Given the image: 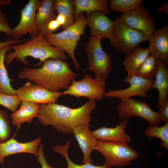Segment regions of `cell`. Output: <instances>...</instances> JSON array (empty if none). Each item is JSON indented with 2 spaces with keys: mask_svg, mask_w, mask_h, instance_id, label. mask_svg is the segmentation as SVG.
Returning a JSON list of instances; mask_svg holds the SVG:
<instances>
[{
  "mask_svg": "<svg viewBox=\"0 0 168 168\" xmlns=\"http://www.w3.org/2000/svg\"><path fill=\"white\" fill-rule=\"evenodd\" d=\"M96 107V100L89 99L81 107L71 108L56 103L40 105L37 118L45 126H51L65 134H73L74 128L84 123H90L91 113Z\"/></svg>",
  "mask_w": 168,
  "mask_h": 168,
  "instance_id": "cell-1",
  "label": "cell"
},
{
  "mask_svg": "<svg viewBox=\"0 0 168 168\" xmlns=\"http://www.w3.org/2000/svg\"><path fill=\"white\" fill-rule=\"evenodd\" d=\"M38 68H25L19 73V79L26 78L36 84L54 92L67 89L77 74L68 63L60 59H48Z\"/></svg>",
  "mask_w": 168,
  "mask_h": 168,
  "instance_id": "cell-2",
  "label": "cell"
},
{
  "mask_svg": "<svg viewBox=\"0 0 168 168\" xmlns=\"http://www.w3.org/2000/svg\"><path fill=\"white\" fill-rule=\"evenodd\" d=\"M10 48L14 51L6 54L4 57V61L7 65L10 64L15 59L27 65L29 61L26 60V58L28 57L40 59L39 62L34 65L35 67L48 59L64 61L67 58L65 52L51 45L44 36L40 34L23 43L12 44Z\"/></svg>",
  "mask_w": 168,
  "mask_h": 168,
  "instance_id": "cell-3",
  "label": "cell"
},
{
  "mask_svg": "<svg viewBox=\"0 0 168 168\" xmlns=\"http://www.w3.org/2000/svg\"><path fill=\"white\" fill-rule=\"evenodd\" d=\"M86 25V17L81 12L75 19V23L70 26L58 33H49L44 35L51 45L67 53L77 70L79 69L80 65L75 58L74 50L81 35H85Z\"/></svg>",
  "mask_w": 168,
  "mask_h": 168,
  "instance_id": "cell-4",
  "label": "cell"
},
{
  "mask_svg": "<svg viewBox=\"0 0 168 168\" xmlns=\"http://www.w3.org/2000/svg\"><path fill=\"white\" fill-rule=\"evenodd\" d=\"M110 44L115 49L126 55L133 51L143 42L149 41L150 37L143 32L130 27L117 16Z\"/></svg>",
  "mask_w": 168,
  "mask_h": 168,
  "instance_id": "cell-5",
  "label": "cell"
},
{
  "mask_svg": "<svg viewBox=\"0 0 168 168\" xmlns=\"http://www.w3.org/2000/svg\"><path fill=\"white\" fill-rule=\"evenodd\" d=\"M94 150L105 158L104 165L109 167H124L139 156V154L127 143L97 140Z\"/></svg>",
  "mask_w": 168,
  "mask_h": 168,
  "instance_id": "cell-6",
  "label": "cell"
},
{
  "mask_svg": "<svg viewBox=\"0 0 168 168\" xmlns=\"http://www.w3.org/2000/svg\"><path fill=\"white\" fill-rule=\"evenodd\" d=\"M101 41L91 36L86 43L85 49L88 66L86 70L94 72L95 78L105 80L111 70L112 62L109 55L103 49Z\"/></svg>",
  "mask_w": 168,
  "mask_h": 168,
  "instance_id": "cell-7",
  "label": "cell"
},
{
  "mask_svg": "<svg viewBox=\"0 0 168 168\" xmlns=\"http://www.w3.org/2000/svg\"><path fill=\"white\" fill-rule=\"evenodd\" d=\"M106 86L105 80L93 78L86 74L80 80L76 81L74 79L71 85L62 94L101 101L104 97Z\"/></svg>",
  "mask_w": 168,
  "mask_h": 168,
  "instance_id": "cell-8",
  "label": "cell"
},
{
  "mask_svg": "<svg viewBox=\"0 0 168 168\" xmlns=\"http://www.w3.org/2000/svg\"><path fill=\"white\" fill-rule=\"evenodd\" d=\"M117 110L119 117L122 119L138 116L153 125H157L162 121L158 112L153 110L148 104L143 101L131 98L121 100Z\"/></svg>",
  "mask_w": 168,
  "mask_h": 168,
  "instance_id": "cell-9",
  "label": "cell"
},
{
  "mask_svg": "<svg viewBox=\"0 0 168 168\" xmlns=\"http://www.w3.org/2000/svg\"><path fill=\"white\" fill-rule=\"evenodd\" d=\"M40 0H30L21 11L18 24L12 28L13 40H18L25 34L28 33L31 38L39 35L35 22L36 11Z\"/></svg>",
  "mask_w": 168,
  "mask_h": 168,
  "instance_id": "cell-10",
  "label": "cell"
},
{
  "mask_svg": "<svg viewBox=\"0 0 168 168\" xmlns=\"http://www.w3.org/2000/svg\"><path fill=\"white\" fill-rule=\"evenodd\" d=\"M16 95L21 101H26L38 104L56 103L62 95L60 92H54L28 82L16 90Z\"/></svg>",
  "mask_w": 168,
  "mask_h": 168,
  "instance_id": "cell-11",
  "label": "cell"
},
{
  "mask_svg": "<svg viewBox=\"0 0 168 168\" xmlns=\"http://www.w3.org/2000/svg\"><path fill=\"white\" fill-rule=\"evenodd\" d=\"M120 17L130 27L143 32L149 37L156 30L154 18L143 6L123 13Z\"/></svg>",
  "mask_w": 168,
  "mask_h": 168,
  "instance_id": "cell-12",
  "label": "cell"
},
{
  "mask_svg": "<svg viewBox=\"0 0 168 168\" xmlns=\"http://www.w3.org/2000/svg\"><path fill=\"white\" fill-rule=\"evenodd\" d=\"M154 80H148L134 75L125 82L130 84V86L126 88L120 90H111L105 94L104 97L114 98L120 100L139 96L146 98L147 93L152 89Z\"/></svg>",
  "mask_w": 168,
  "mask_h": 168,
  "instance_id": "cell-13",
  "label": "cell"
},
{
  "mask_svg": "<svg viewBox=\"0 0 168 168\" xmlns=\"http://www.w3.org/2000/svg\"><path fill=\"white\" fill-rule=\"evenodd\" d=\"M86 25L90 28L91 36L101 40H110L113 34L115 21L99 11L92 12L86 15Z\"/></svg>",
  "mask_w": 168,
  "mask_h": 168,
  "instance_id": "cell-14",
  "label": "cell"
},
{
  "mask_svg": "<svg viewBox=\"0 0 168 168\" xmlns=\"http://www.w3.org/2000/svg\"><path fill=\"white\" fill-rule=\"evenodd\" d=\"M41 138L38 137L34 140L27 142H18L13 138L0 143V163H2L7 156L19 153H27L37 156L39 146Z\"/></svg>",
  "mask_w": 168,
  "mask_h": 168,
  "instance_id": "cell-15",
  "label": "cell"
},
{
  "mask_svg": "<svg viewBox=\"0 0 168 168\" xmlns=\"http://www.w3.org/2000/svg\"><path fill=\"white\" fill-rule=\"evenodd\" d=\"M147 48L150 54L166 64L168 63V23L156 29L150 36Z\"/></svg>",
  "mask_w": 168,
  "mask_h": 168,
  "instance_id": "cell-16",
  "label": "cell"
},
{
  "mask_svg": "<svg viewBox=\"0 0 168 168\" xmlns=\"http://www.w3.org/2000/svg\"><path fill=\"white\" fill-rule=\"evenodd\" d=\"M89 126L90 123L83 124L76 126L73 130V133L83 153V164L93 163L91 154L97 141L91 134Z\"/></svg>",
  "mask_w": 168,
  "mask_h": 168,
  "instance_id": "cell-17",
  "label": "cell"
},
{
  "mask_svg": "<svg viewBox=\"0 0 168 168\" xmlns=\"http://www.w3.org/2000/svg\"><path fill=\"white\" fill-rule=\"evenodd\" d=\"M127 123V119H123L119 124L115 127H102L94 131H91V132L97 140L127 143L131 140L130 137L125 132Z\"/></svg>",
  "mask_w": 168,
  "mask_h": 168,
  "instance_id": "cell-18",
  "label": "cell"
},
{
  "mask_svg": "<svg viewBox=\"0 0 168 168\" xmlns=\"http://www.w3.org/2000/svg\"><path fill=\"white\" fill-rule=\"evenodd\" d=\"M54 0H41L35 16V22L39 34H45L46 26L57 16L54 8Z\"/></svg>",
  "mask_w": 168,
  "mask_h": 168,
  "instance_id": "cell-19",
  "label": "cell"
},
{
  "mask_svg": "<svg viewBox=\"0 0 168 168\" xmlns=\"http://www.w3.org/2000/svg\"><path fill=\"white\" fill-rule=\"evenodd\" d=\"M21 104L19 109L11 115L12 123L14 126L24 122L30 124L38 116L40 105L26 101H21Z\"/></svg>",
  "mask_w": 168,
  "mask_h": 168,
  "instance_id": "cell-20",
  "label": "cell"
},
{
  "mask_svg": "<svg viewBox=\"0 0 168 168\" xmlns=\"http://www.w3.org/2000/svg\"><path fill=\"white\" fill-rule=\"evenodd\" d=\"M150 54L147 48L138 47L133 51L126 55L123 62L127 72V77L124 80V82L135 75L137 69Z\"/></svg>",
  "mask_w": 168,
  "mask_h": 168,
  "instance_id": "cell-21",
  "label": "cell"
},
{
  "mask_svg": "<svg viewBox=\"0 0 168 168\" xmlns=\"http://www.w3.org/2000/svg\"><path fill=\"white\" fill-rule=\"evenodd\" d=\"M155 77V79L152 89H156L158 91L159 96L157 105L158 108L167 98L168 92V68L165 62L160 60Z\"/></svg>",
  "mask_w": 168,
  "mask_h": 168,
  "instance_id": "cell-22",
  "label": "cell"
},
{
  "mask_svg": "<svg viewBox=\"0 0 168 168\" xmlns=\"http://www.w3.org/2000/svg\"><path fill=\"white\" fill-rule=\"evenodd\" d=\"M75 7L76 19L79 13L85 12L86 15L96 11H101L106 15L110 13L109 2L106 0H74L72 1Z\"/></svg>",
  "mask_w": 168,
  "mask_h": 168,
  "instance_id": "cell-23",
  "label": "cell"
},
{
  "mask_svg": "<svg viewBox=\"0 0 168 168\" xmlns=\"http://www.w3.org/2000/svg\"><path fill=\"white\" fill-rule=\"evenodd\" d=\"M10 46L6 45L0 49V92L11 95H16V90L14 89L10 84V82L13 79L9 77L4 63L6 52H11Z\"/></svg>",
  "mask_w": 168,
  "mask_h": 168,
  "instance_id": "cell-24",
  "label": "cell"
},
{
  "mask_svg": "<svg viewBox=\"0 0 168 168\" xmlns=\"http://www.w3.org/2000/svg\"><path fill=\"white\" fill-rule=\"evenodd\" d=\"M160 60L150 54L137 69L135 75L152 80L157 71Z\"/></svg>",
  "mask_w": 168,
  "mask_h": 168,
  "instance_id": "cell-25",
  "label": "cell"
},
{
  "mask_svg": "<svg viewBox=\"0 0 168 168\" xmlns=\"http://www.w3.org/2000/svg\"><path fill=\"white\" fill-rule=\"evenodd\" d=\"M71 0H54L55 12L58 14H61L67 19L66 28L73 25L75 22V9Z\"/></svg>",
  "mask_w": 168,
  "mask_h": 168,
  "instance_id": "cell-26",
  "label": "cell"
},
{
  "mask_svg": "<svg viewBox=\"0 0 168 168\" xmlns=\"http://www.w3.org/2000/svg\"><path fill=\"white\" fill-rule=\"evenodd\" d=\"M71 144V141L68 139L64 145H57L53 148V151L61 155L65 158L67 163V168H112L104 164L102 166H96L90 163L82 164V165L75 164L71 160L68 155V150Z\"/></svg>",
  "mask_w": 168,
  "mask_h": 168,
  "instance_id": "cell-27",
  "label": "cell"
},
{
  "mask_svg": "<svg viewBox=\"0 0 168 168\" xmlns=\"http://www.w3.org/2000/svg\"><path fill=\"white\" fill-rule=\"evenodd\" d=\"M142 0H112L109 2L110 10L122 13L135 9L141 5Z\"/></svg>",
  "mask_w": 168,
  "mask_h": 168,
  "instance_id": "cell-28",
  "label": "cell"
},
{
  "mask_svg": "<svg viewBox=\"0 0 168 168\" xmlns=\"http://www.w3.org/2000/svg\"><path fill=\"white\" fill-rule=\"evenodd\" d=\"M144 133L147 136L160 139L162 142V146L166 149H168V123L160 127L150 125L147 127Z\"/></svg>",
  "mask_w": 168,
  "mask_h": 168,
  "instance_id": "cell-29",
  "label": "cell"
},
{
  "mask_svg": "<svg viewBox=\"0 0 168 168\" xmlns=\"http://www.w3.org/2000/svg\"><path fill=\"white\" fill-rule=\"evenodd\" d=\"M11 133L9 118L5 111L0 109V143L6 141Z\"/></svg>",
  "mask_w": 168,
  "mask_h": 168,
  "instance_id": "cell-30",
  "label": "cell"
},
{
  "mask_svg": "<svg viewBox=\"0 0 168 168\" xmlns=\"http://www.w3.org/2000/svg\"><path fill=\"white\" fill-rule=\"evenodd\" d=\"M21 101L16 95H11L0 92V105L14 112Z\"/></svg>",
  "mask_w": 168,
  "mask_h": 168,
  "instance_id": "cell-31",
  "label": "cell"
},
{
  "mask_svg": "<svg viewBox=\"0 0 168 168\" xmlns=\"http://www.w3.org/2000/svg\"><path fill=\"white\" fill-rule=\"evenodd\" d=\"M0 32L4 33L8 38L12 37V28L9 26L6 16L0 8Z\"/></svg>",
  "mask_w": 168,
  "mask_h": 168,
  "instance_id": "cell-32",
  "label": "cell"
},
{
  "mask_svg": "<svg viewBox=\"0 0 168 168\" xmlns=\"http://www.w3.org/2000/svg\"><path fill=\"white\" fill-rule=\"evenodd\" d=\"M37 158L42 168H54L47 163L44 156L43 144L40 143L38 149Z\"/></svg>",
  "mask_w": 168,
  "mask_h": 168,
  "instance_id": "cell-33",
  "label": "cell"
},
{
  "mask_svg": "<svg viewBox=\"0 0 168 168\" xmlns=\"http://www.w3.org/2000/svg\"><path fill=\"white\" fill-rule=\"evenodd\" d=\"M158 112L162 121L168 123V99H166L158 108Z\"/></svg>",
  "mask_w": 168,
  "mask_h": 168,
  "instance_id": "cell-34",
  "label": "cell"
},
{
  "mask_svg": "<svg viewBox=\"0 0 168 168\" xmlns=\"http://www.w3.org/2000/svg\"><path fill=\"white\" fill-rule=\"evenodd\" d=\"M60 26H61L55 19L51 21L46 26L45 35L49 33H53Z\"/></svg>",
  "mask_w": 168,
  "mask_h": 168,
  "instance_id": "cell-35",
  "label": "cell"
},
{
  "mask_svg": "<svg viewBox=\"0 0 168 168\" xmlns=\"http://www.w3.org/2000/svg\"><path fill=\"white\" fill-rule=\"evenodd\" d=\"M28 40V39H26L15 40L11 39L10 38H8L3 41L0 42V49L6 45L19 43L22 42L26 41Z\"/></svg>",
  "mask_w": 168,
  "mask_h": 168,
  "instance_id": "cell-36",
  "label": "cell"
},
{
  "mask_svg": "<svg viewBox=\"0 0 168 168\" xmlns=\"http://www.w3.org/2000/svg\"><path fill=\"white\" fill-rule=\"evenodd\" d=\"M55 19L59 24L62 26L63 29L66 28L67 19L65 16L61 14H58Z\"/></svg>",
  "mask_w": 168,
  "mask_h": 168,
  "instance_id": "cell-37",
  "label": "cell"
},
{
  "mask_svg": "<svg viewBox=\"0 0 168 168\" xmlns=\"http://www.w3.org/2000/svg\"><path fill=\"white\" fill-rule=\"evenodd\" d=\"M159 12H163L166 14L168 13V4L166 3L164 5L159 6L157 9Z\"/></svg>",
  "mask_w": 168,
  "mask_h": 168,
  "instance_id": "cell-38",
  "label": "cell"
},
{
  "mask_svg": "<svg viewBox=\"0 0 168 168\" xmlns=\"http://www.w3.org/2000/svg\"><path fill=\"white\" fill-rule=\"evenodd\" d=\"M12 2L11 0H0V8L2 6L10 5Z\"/></svg>",
  "mask_w": 168,
  "mask_h": 168,
  "instance_id": "cell-39",
  "label": "cell"
}]
</instances>
